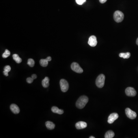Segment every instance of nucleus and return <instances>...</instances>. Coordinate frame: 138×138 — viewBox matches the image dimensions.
Listing matches in <instances>:
<instances>
[{
    "instance_id": "3",
    "label": "nucleus",
    "mask_w": 138,
    "mask_h": 138,
    "mask_svg": "<svg viewBox=\"0 0 138 138\" xmlns=\"http://www.w3.org/2000/svg\"><path fill=\"white\" fill-rule=\"evenodd\" d=\"M124 14L120 11L117 10L114 13V20L116 22H121L124 20Z\"/></svg>"
},
{
    "instance_id": "1",
    "label": "nucleus",
    "mask_w": 138,
    "mask_h": 138,
    "mask_svg": "<svg viewBox=\"0 0 138 138\" xmlns=\"http://www.w3.org/2000/svg\"><path fill=\"white\" fill-rule=\"evenodd\" d=\"M88 101L89 99L87 96H81L77 101L76 106L79 109H82L85 106Z\"/></svg>"
},
{
    "instance_id": "28",
    "label": "nucleus",
    "mask_w": 138,
    "mask_h": 138,
    "mask_svg": "<svg viewBox=\"0 0 138 138\" xmlns=\"http://www.w3.org/2000/svg\"><path fill=\"white\" fill-rule=\"evenodd\" d=\"M90 138H95V137H93V136H90Z\"/></svg>"
},
{
    "instance_id": "4",
    "label": "nucleus",
    "mask_w": 138,
    "mask_h": 138,
    "mask_svg": "<svg viewBox=\"0 0 138 138\" xmlns=\"http://www.w3.org/2000/svg\"><path fill=\"white\" fill-rule=\"evenodd\" d=\"M60 85L61 90L63 92H66L69 89V84L65 79H62L60 81Z\"/></svg>"
},
{
    "instance_id": "14",
    "label": "nucleus",
    "mask_w": 138,
    "mask_h": 138,
    "mask_svg": "<svg viewBox=\"0 0 138 138\" xmlns=\"http://www.w3.org/2000/svg\"><path fill=\"white\" fill-rule=\"evenodd\" d=\"M47 128L49 130H53L55 128V125L53 122L51 121H47L45 123Z\"/></svg>"
},
{
    "instance_id": "16",
    "label": "nucleus",
    "mask_w": 138,
    "mask_h": 138,
    "mask_svg": "<svg viewBox=\"0 0 138 138\" xmlns=\"http://www.w3.org/2000/svg\"><path fill=\"white\" fill-rule=\"evenodd\" d=\"M12 57H13V58L14 60L17 63H20L21 62H22V60H21V58L18 55L15 54L13 55Z\"/></svg>"
},
{
    "instance_id": "18",
    "label": "nucleus",
    "mask_w": 138,
    "mask_h": 138,
    "mask_svg": "<svg viewBox=\"0 0 138 138\" xmlns=\"http://www.w3.org/2000/svg\"><path fill=\"white\" fill-rule=\"evenodd\" d=\"M40 63L41 66L45 67L48 66V61L46 59H41L40 61Z\"/></svg>"
},
{
    "instance_id": "15",
    "label": "nucleus",
    "mask_w": 138,
    "mask_h": 138,
    "mask_svg": "<svg viewBox=\"0 0 138 138\" xmlns=\"http://www.w3.org/2000/svg\"><path fill=\"white\" fill-rule=\"evenodd\" d=\"M115 134L112 131H109L106 132L105 135L104 137L105 138H112L114 136Z\"/></svg>"
},
{
    "instance_id": "13",
    "label": "nucleus",
    "mask_w": 138,
    "mask_h": 138,
    "mask_svg": "<svg viewBox=\"0 0 138 138\" xmlns=\"http://www.w3.org/2000/svg\"><path fill=\"white\" fill-rule=\"evenodd\" d=\"M42 85L44 88H48L49 86V79L46 77L42 81Z\"/></svg>"
},
{
    "instance_id": "20",
    "label": "nucleus",
    "mask_w": 138,
    "mask_h": 138,
    "mask_svg": "<svg viewBox=\"0 0 138 138\" xmlns=\"http://www.w3.org/2000/svg\"><path fill=\"white\" fill-rule=\"evenodd\" d=\"M10 53L9 51H8V49H6L5 50V52L3 53L2 55V57L4 58H7L10 55Z\"/></svg>"
},
{
    "instance_id": "22",
    "label": "nucleus",
    "mask_w": 138,
    "mask_h": 138,
    "mask_svg": "<svg viewBox=\"0 0 138 138\" xmlns=\"http://www.w3.org/2000/svg\"><path fill=\"white\" fill-rule=\"evenodd\" d=\"M10 70H11V67L9 66H6L4 68V71H5L6 72L8 73L10 71Z\"/></svg>"
},
{
    "instance_id": "17",
    "label": "nucleus",
    "mask_w": 138,
    "mask_h": 138,
    "mask_svg": "<svg viewBox=\"0 0 138 138\" xmlns=\"http://www.w3.org/2000/svg\"><path fill=\"white\" fill-rule=\"evenodd\" d=\"M120 57L123 58L124 59H128L131 56V53L129 52L126 53H120L119 55Z\"/></svg>"
},
{
    "instance_id": "7",
    "label": "nucleus",
    "mask_w": 138,
    "mask_h": 138,
    "mask_svg": "<svg viewBox=\"0 0 138 138\" xmlns=\"http://www.w3.org/2000/svg\"><path fill=\"white\" fill-rule=\"evenodd\" d=\"M125 92L127 96H131V97L135 96L137 94L136 90L132 87L127 88L125 90Z\"/></svg>"
},
{
    "instance_id": "10",
    "label": "nucleus",
    "mask_w": 138,
    "mask_h": 138,
    "mask_svg": "<svg viewBox=\"0 0 138 138\" xmlns=\"http://www.w3.org/2000/svg\"><path fill=\"white\" fill-rule=\"evenodd\" d=\"M87 124L86 122L83 121H80L77 122L75 125V127L77 129H82L86 128Z\"/></svg>"
},
{
    "instance_id": "27",
    "label": "nucleus",
    "mask_w": 138,
    "mask_h": 138,
    "mask_svg": "<svg viewBox=\"0 0 138 138\" xmlns=\"http://www.w3.org/2000/svg\"><path fill=\"white\" fill-rule=\"evenodd\" d=\"M136 44L137 45H138V38H137V40H136Z\"/></svg>"
},
{
    "instance_id": "12",
    "label": "nucleus",
    "mask_w": 138,
    "mask_h": 138,
    "mask_svg": "<svg viewBox=\"0 0 138 138\" xmlns=\"http://www.w3.org/2000/svg\"><path fill=\"white\" fill-rule=\"evenodd\" d=\"M51 111L53 113H56L59 114H62L64 113L63 110L62 109H59L58 107L56 106H53L51 108Z\"/></svg>"
},
{
    "instance_id": "19",
    "label": "nucleus",
    "mask_w": 138,
    "mask_h": 138,
    "mask_svg": "<svg viewBox=\"0 0 138 138\" xmlns=\"http://www.w3.org/2000/svg\"><path fill=\"white\" fill-rule=\"evenodd\" d=\"M27 64L31 67H33L34 65V60L33 59H31V58L28 59V62H27Z\"/></svg>"
},
{
    "instance_id": "25",
    "label": "nucleus",
    "mask_w": 138,
    "mask_h": 138,
    "mask_svg": "<svg viewBox=\"0 0 138 138\" xmlns=\"http://www.w3.org/2000/svg\"><path fill=\"white\" fill-rule=\"evenodd\" d=\"M99 1L101 4H104L105 3V2L107 1V0H99Z\"/></svg>"
},
{
    "instance_id": "2",
    "label": "nucleus",
    "mask_w": 138,
    "mask_h": 138,
    "mask_svg": "<svg viewBox=\"0 0 138 138\" xmlns=\"http://www.w3.org/2000/svg\"><path fill=\"white\" fill-rule=\"evenodd\" d=\"M105 76L103 74H101L97 77L96 81V86L99 88H102L104 85Z\"/></svg>"
},
{
    "instance_id": "21",
    "label": "nucleus",
    "mask_w": 138,
    "mask_h": 138,
    "mask_svg": "<svg viewBox=\"0 0 138 138\" xmlns=\"http://www.w3.org/2000/svg\"><path fill=\"white\" fill-rule=\"evenodd\" d=\"M86 1V0H76L77 4L79 5H82Z\"/></svg>"
},
{
    "instance_id": "26",
    "label": "nucleus",
    "mask_w": 138,
    "mask_h": 138,
    "mask_svg": "<svg viewBox=\"0 0 138 138\" xmlns=\"http://www.w3.org/2000/svg\"><path fill=\"white\" fill-rule=\"evenodd\" d=\"M47 60H48V62L49 61H51V58L50 56H48V57H47V58H46Z\"/></svg>"
},
{
    "instance_id": "23",
    "label": "nucleus",
    "mask_w": 138,
    "mask_h": 138,
    "mask_svg": "<svg viewBox=\"0 0 138 138\" xmlns=\"http://www.w3.org/2000/svg\"><path fill=\"white\" fill-rule=\"evenodd\" d=\"M34 79H33L32 77H28L27 79V81L28 83L29 84H31V83H33L34 81Z\"/></svg>"
},
{
    "instance_id": "24",
    "label": "nucleus",
    "mask_w": 138,
    "mask_h": 138,
    "mask_svg": "<svg viewBox=\"0 0 138 138\" xmlns=\"http://www.w3.org/2000/svg\"><path fill=\"white\" fill-rule=\"evenodd\" d=\"M32 77L34 79H36L37 78V76L35 74H33L32 75Z\"/></svg>"
},
{
    "instance_id": "5",
    "label": "nucleus",
    "mask_w": 138,
    "mask_h": 138,
    "mask_svg": "<svg viewBox=\"0 0 138 138\" xmlns=\"http://www.w3.org/2000/svg\"><path fill=\"white\" fill-rule=\"evenodd\" d=\"M71 68L73 71L78 73H81L83 72L82 68L81 67L79 64L76 62L72 63L71 64Z\"/></svg>"
},
{
    "instance_id": "11",
    "label": "nucleus",
    "mask_w": 138,
    "mask_h": 138,
    "mask_svg": "<svg viewBox=\"0 0 138 138\" xmlns=\"http://www.w3.org/2000/svg\"><path fill=\"white\" fill-rule=\"evenodd\" d=\"M10 109L14 114H18L20 112V109L19 107L15 104H12L10 106Z\"/></svg>"
},
{
    "instance_id": "9",
    "label": "nucleus",
    "mask_w": 138,
    "mask_h": 138,
    "mask_svg": "<svg viewBox=\"0 0 138 138\" xmlns=\"http://www.w3.org/2000/svg\"><path fill=\"white\" fill-rule=\"evenodd\" d=\"M97 38L96 36L92 35L89 38L88 43L90 46L92 47H95L97 45Z\"/></svg>"
},
{
    "instance_id": "6",
    "label": "nucleus",
    "mask_w": 138,
    "mask_h": 138,
    "mask_svg": "<svg viewBox=\"0 0 138 138\" xmlns=\"http://www.w3.org/2000/svg\"><path fill=\"white\" fill-rule=\"evenodd\" d=\"M125 112L127 117L131 119H134L136 118L137 114L136 112L129 108H127L125 109Z\"/></svg>"
},
{
    "instance_id": "8",
    "label": "nucleus",
    "mask_w": 138,
    "mask_h": 138,
    "mask_svg": "<svg viewBox=\"0 0 138 138\" xmlns=\"http://www.w3.org/2000/svg\"><path fill=\"white\" fill-rule=\"evenodd\" d=\"M118 117V115L116 113H113L110 114L108 118V122L109 124L113 123L116 120Z\"/></svg>"
}]
</instances>
